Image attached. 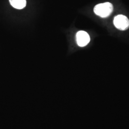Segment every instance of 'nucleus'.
I'll list each match as a JSON object with an SVG mask.
<instances>
[{
	"mask_svg": "<svg viewBox=\"0 0 129 129\" xmlns=\"http://www.w3.org/2000/svg\"><path fill=\"white\" fill-rule=\"evenodd\" d=\"M113 10V5L109 2L98 4L94 8L95 14L102 18L109 16L112 13Z\"/></svg>",
	"mask_w": 129,
	"mask_h": 129,
	"instance_id": "1",
	"label": "nucleus"
},
{
	"mask_svg": "<svg viewBox=\"0 0 129 129\" xmlns=\"http://www.w3.org/2000/svg\"><path fill=\"white\" fill-rule=\"evenodd\" d=\"M113 23L116 27L120 30L124 31L129 28V20L123 15H118L115 17Z\"/></svg>",
	"mask_w": 129,
	"mask_h": 129,
	"instance_id": "2",
	"label": "nucleus"
},
{
	"mask_svg": "<svg viewBox=\"0 0 129 129\" xmlns=\"http://www.w3.org/2000/svg\"><path fill=\"white\" fill-rule=\"evenodd\" d=\"M77 42L78 46L81 47L86 46L90 42V37L87 33L80 31L76 35Z\"/></svg>",
	"mask_w": 129,
	"mask_h": 129,
	"instance_id": "3",
	"label": "nucleus"
},
{
	"mask_svg": "<svg viewBox=\"0 0 129 129\" xmlns=\"http://www.w3.org/2000/svg\"><path fill=\"white\" fill-rule=\"evenodd\" d=\"M11 5L17 9H22L26 5V0H9Z\"/></svg>",
	"mask_w": 129,
	"mask_h": 129,
	"instance_id": "4",
	"label": "nucleus"
}]
</instances>
